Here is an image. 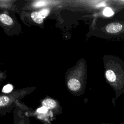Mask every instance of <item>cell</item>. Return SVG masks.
Here are the masks:
<instances>
[{
	"mask_svg": "<svg viewBox=\"0 0 124 124\" xmlns=\"http://www.w3.org/2000/svg\"><path fill=\"white\" fill-rule=\"evenodd\" d=\"M42 105L48 109H51L54 108L57 106V103L54 100L52 99H46L43 101Z\"/></svg>",
	"mask_w": 124,
	"mask_h": 124,
	"instance_id": "obj_3",
	"label": "cell"
},
{
	"mask_svg": "<svg viewBox=\"0 0 124 124\" xmlns=\"http://www.w3.org/2000/svg\"><path fill=\"white\" fill-rule=\"evenodd\" d=\"M68 88L73 91H78L80 88V83L78 79L76 78H71L67 82Z\"/></svg>",
	"mask_w": 124,
	"mask_h": 124,
	"instance_id": "obj_2",
	"label": "cell"
},
{
	"mask_svg": "<svg viewBox=\"0 0 124 124\" xmlns=\"http://www.w3.org/2000/svg\"><path fill=\"white\" fill-rule=\"evenodd\" d=\"M114 12L112 9L110 7H106L103 10V15L107 17H109L113 16Z\"/></svg>",
	"mask_w": 124,
	"mask_h": 124,
	"instance_id": "obj_7",
	"label": "cell"
},
{
	"mask_svg": "<svg viewBox=\"0 0 124 124\" xmlns=\"http://www.w3.org/2000/svg\"><path fill=\"white\" fill-rule=\"evenodd\" d=\"M10 102V99L6 96H1L0 97V107L1 108L7 105Z\"/></svg>",
	"mask_w": 124,
	"mask_h": 124,
	"instance_id": "obj_6",
	"label": "cell"
},
{
	"mask_svg": "<svg viewBox=\"0 0 124 124\" xmlns=\"http://www.w3.org/2000/svg\"><path fill=\"white\" fill-rule=\"evenodd\" d=\"M0 20L2 23L7 25H11L13 22V19L5 14H1L0 15Z\"/></svg>",
	"mask_w": 124,
	"mask_h": 124,
	"instance_id": "obj_4",
	"label": "cell"
},
{
	"mask_svg": "<svg viewBox=\"0 0 124 124\" xmlns=\"http://www.w3.org/2000/svg\"><path fill=\"white\" fill-rule=\"evenodd\" d=\"M48 110V109L46 108L44 106H42L37 109V112L40 113H46L47 112Z\"/></svg>",
	"mask_w": 124,
	"mask_h": 124,
	"instance_id": "obj_10",
	"label": "cell"
},
{
	"mask_svg": "<svg viewBox=\"0 0 124 124\" xmlns=\"http://www.w3.org/2000/svg\"><path fill=\"white\" fill-rule=\"evenodd\" d=\"M45 4H46L45 1H37L36 3H35L34 6H36V7L41 6L45 5Z\"/></svg>",
	"mask_w": 124,
	"mask_h": 124,
	"instance_id": "obj_11",
	"label": "cell"
},
{
	"mask_svg": "<svg viewBox=\"0 0 124 124\" xmlns=\"http://www.w3.org/2000/svg\"><path fill=\"white\" fill-rule=\"evenodd\" d=\"M124 29V24L118 22L109 23L105 27V30L107 32L111 34H115L121 32L122 31H123Z\"/></svg>",
	"mask_w": 124,
	"mask_h": 124,
	"instance_id": "obj_1",
	"label": "cell"
},
{
	"mask_svg": "<svg viewBox=\"0 0 124 124\" xmlns=\"http://www.w3.org/2000/svg\"><path fill=\"white\" fill-rule=\"evenodd\" d=\"M13 89V87L11 84H7L3 87L2 90V92L4 93H9L11 92Z\"/></svg>",
	"mask_w": 124,
	"mask_h": 124,
	"instance_id": "obj_9",
	"label": "cell"
},
{
	"mask_svg": "<svg viewBox=\"0 0 124 124\" xmlns=\"http://www.w3.org/2000/svg\"><path fill=\"white\" fill-rule=\"evenodd\" d=\"M120 124H124V122H123V123H121Z\"/></svg>",
	"mask_w": 124,
	"mask_h": 124,
	"instance_id": "obj_13",
	"label": "cell"
},
{
	"mask_svg": "<svg viewBox=\"0 0 124 124\" xmlns=\"http://www.w3.org/2000/svg\"><path fill=\"white\" fill-rule=\"evenodd\" d=\"M32 19L37 24H41L43 22V19L40 16L39 12H33L31 14Z\"/></svg>",
	"mask_w": 124,
	"mask_h": 124,
	"instance_id": "obj_5",
	"label": "cell"
},
{
	"mask_svg": "<svg viewBox=\"0 0 124 124\" xmlns=\"http://www.w3.org/2000/svg\"><path fill=\"white\" fill-rule=\"evenodd\" d=\"M101 124H106V123H103Z\"/></svg>",
	"mask_w": 124,
	"mask_h": 124,
	"instance_id": "obj_12",
	"label": "cell"
},
{
	"mask_svg": "<svg viewBox=\"0 0 124 124\" xmlns=\"http://www.w3.org/2000/svg\"><path fill=\"white\" fill-rule=\"evenodd\" d=\"M49 12H50V10L49 9L44 8V9H43L42 10H41V11H40L39 12V14L40 16L43 19H44V18L48 16Z\"/></svg>",
	"mask_w": 124,
	"mask_h": 124,
	"instance_id": "obj_8",
	"label": "cell"
}]
</instances>
